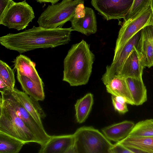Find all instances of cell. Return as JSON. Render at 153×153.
Instances as JSON below:
<instances>
[{"label":"cell","mask_w":153,"mask_h":153,"mask_svg":"<svg viewBox=\"0 0 153 153\" xmlns=\"http://www.w3.org/2000/svg\"><path fill=\"white\" fill-rule=\"evenodd\" d=\"M73 134L75 153H109L113 145L102 132L92 126L80 127Z\"/></svg>","instance_id":"cell-5"},{"label":"cell","mask_w":153,"mask_h":153,"mask_svg":"<svg viewBox=\"0 0 153 153\" xmlns=\"http://www.w3.org/2000/svg\"><path fill=\"white\" fill-rule=\"evenodd\" d=\"M128 136L153 137V119H148L135 124Z\"/></svg>","instance_id":"cell-25"},{"label":"cell","mask_w":153,"mask_h":153,"mask_svg":"<svg viewBox=\"0 0 153 153\" xmlns=\"http://www.w3.org/2000/svg\"><path fill=\"white\" fill-rule=\"evenodd\" d=\"M94 59L89 45L84 40L72 45L64 59L63 81L71 86L86 84Z\"/></svg>","instance_id":"cell-2"},{"label":"cell","mask_w":153,"mask_h":153,"mask_svg":"<svg viewBox=\"0 0 153 153\" xmlns=\"http://www.w3.org/2000/svg\"><path fill=\"white\" fill-rule=\"evenodd\" d=\"M150 25H153V13L150 5L134 17L123 22L118 33L114 54L135 34Z\"/></svg>","instance_id":"cell-7"},{"label":"cell","mask_w":153,"mask_h":153,"mask_svg":"<svg viewBox=\"0 0 153 153\" xmlns=\"http://www.w3.org/2000/svg\"><path fill=\"white\" fill-rule=\"evenodd\" d=\"M74 134L51 136L39 153H75Z\"/></svg>","instance_id":"cell-11"},{"label":"cell","mask_w":153,"mask_h":153,"mask_svg":"<svg viewBox=\"0 0 153 153\" xmlns=\"http://www.w3.org/2000/svg\"><path fill=\"white\" fill-rule=\"evenodd\" d=\"M150 6L152 8L153 13V0H151Z\"/></svg>","instance_id":"cell-31"},{"label":"cell","mask_w":153,"mask_h":153,"mask_svg":"<svg viewBox=\"0 0 153 153\" xmlns=\"http://www.w3.org/2000/svg\"><path fill=\"white\" fill-rule=\"evenodd\" d=\"M34 18L33 8L26 0L18 2L13 1L0 18V24L19 30L25 28Z\"/></svg>","instance_id":"cell-6"},{"label":"cell","mask_w":153,"mask_h":153,"mask_svg":"<svg viewBox=\"0 0 153 153\" xmlns=\"http://www.w3.org/2000/svg\"><path fill=\"white\" fill-rule=\"evenodd\" d=\"M9 90L14 98L22 105L37 123L44 128L42 119H44L46 115L38 101L30 96L24 91L18 89L14 88Z\"/></svg>","instance_id":"cell-14"},{"label":"cell","mask_w":153,"mask_h":153,"mask_svg":"<svg viewBox=\"0 0 153 153\" xmlns=\"http://www.w3.org/2000/svg\"><path fill=\"white\" fill-rule=\"evenodd\" d=\"M109 153H132L122 145L116 142L113 144L109 151Z\"/></svg>","instance_id":"cell-28"},{"label":"cell","mask_w":153,"mask_h":153,"mask_svg":"<svg viewBox=\"0 0 153 153\" xmlns=\"http://www.w3.org/2000/svg\"><path fill=\"white\" fill-rule=\"evenodd\" d=\"M137 49L144 67L153 66V25L142 29Z\"/></svg>","instance_id":"cell-13"},{"label":"cell","mask_w":153,"mask_h":153,"mask_svg":"<svg viewBox=\"0 0 153 153\" xmlns=\"http://www.w3.org/2000/svg\"><path fill=\"white\" fill-rule=\"evenodd\" d=\"M25 144L19 140L0 132V153H18Z\"/></svg>","instance_id":"cell-24"},{"label":"cell","mask_w":153,"mask_h":153,"mask_svg":"<svg viewBox=\"0 0 153 153\" xmlns=\"http://www.w3.org/2000/svg\"><path fill=\"white\" fill-rule=\"evenodd\" d=\"M70 21L73 31L86 36L95 33L97 31L96 15L90 7H85L84 12L76 14Z\"/></svg>","instance_id":"cell-12"},{"label":"cell","mask_w":153,"mask_h":153,"mask_svg":"<svg viewBox=\"0 0 153 153\" xmlns=\"http://www.w3.org/2000/svg\"><path fill=\"white\" fill-rule=\"evenodd\" d=\"M94 103V96L91 93L86 94L78 100L74 105L75 117L77 123H82L87 118Z\"/></svg>","instance_id":"cell-22"},{"label":"cell","mask_w":153,"mask_h":153,"mask_svg":"<svg viewBox=\"0 0 153 153\" xmlns=\"http://www.w3.org/2000/svg\"><path fill=\"white\" fill-rule=\"evenodd\" d=\"M134 0H91L92 5L107 21L123 19Z\"/></svg>","instance_id":"cell-10"},{"label":"cell","mask_w":153,"mask_h":153,"mask_svg":"<svg viewBox=\"0 0 153 153\" xmlns=\"http://www.w3.org/2000/svg\"><path fill=\"white\" fill-rule=\"evenodd\" d=\"M127 83L133 99L134 105H143L147 100V91L142 76L126 78Z\"/></svg>","instance_id":"cell-20"},{"label":"cell","mask_w":153,"mask_h":153,"mask_svg":"<svg viewBox=\"0 0 153 153\" xmlns=\"http://www.w3.org/2000/svg\"><path fill=\"white\" fill-rule=\"evenodd\" d=\"M151 0H134L129 11L123 19V22L133 18L150 5Z\"/></svg>","instance_id":"cell-26"},{"label":"cell","mask_w":153,"mask_h":153,"mask_svg":"<svg viewBox=\"0 0 153 153\" xmlns=\"http://www.w3.org/2000/svg\"><path fill=\"white\" fill-rule=\"evenodd\" d=\"M132 153H153V137L127 136L117 142Z\"/></svg>","instance_id":"cell-16"},{"label":"cell","mask_w":153,"mask_h":153,"mask_svg":"<svg viewBox=\"0 0 153 153\" xmlns=\"http://www.w3.org/2000/svg\"><path fill=\"white\" fill-rule=\"evenodd\" d=\"M14 69L36 82L43 85V82L35 68V64L27 56L22 54L17 56L13 61Z\"/></svg>","instance_id":"cell-18"},{"label":"cell","mask_w":153,"mask_h":153,"mask_svg":"<svg viewBox=\"0 0 153 153\" xmlns=\"http://www.w3.org/2000/svg\"><path fill=\"white\" fill-rule=\"evenodd\" d=\"M17 77L23 91L38 101H43L44 100L45 94L43 85L18 72H17Z\"/></svg>","instance_id":"cell-21"},{"label":"cell","mask_w":153,"mask_h":153,"mask_svg":"<svg viewBox=\"0 0 153 153\" xmlns=\"http://www.w3.org/2000/svg\"><path fill=\"white\" fill-rule=\"evenodd\" d=\"M0 132L19 140L26 143H38L33 133L17 116L9 102L0 97Z\"/></svg>","instance_id":"cell-4"},{"label":"cell","mask_w":153,"mask_h":153,"mask_svg":"<svg viewBox=\"0 0 153 153\" xmlns=\"http://www.w3.org/2000/svg\"><path fill=\"white\" fill-rule=\"evenodd\" d=\"M0 91L14 88L15 83L13 70L5 62L0 60Z\"/></svg>","instance_id":"cell-23"},{"label":"cell","mask_w":153,"mask_h":153,"mask_svg":"<svg viewBox=\"0 0 153 153\" xmlns=\"http://www.w3.org/2000/svg\"><path fill=\"white\" fill-rule=\"evenodd\" d=\"M105 85L107 91L111 95L123 97L127 104L134 105L126 78L119 75L115 76Z\"/></svg>","instance_id":"cell-19"},{"label":"cell","mask_w":153,"mask_h":153,"mask_svg":"<svg viewBox=\"0 0 153 153\" xmlns=\"http://www.w3.org/2000/svg\"><path fill=\"white\" fill-rule=\"evenodd\" d=\"M1 94V97L9 102L16 114L34 135L38 144L42 145L49 140L51 136L48 135L44 128H42L37 123L22 105L14 98L9 90Z\"/></svg>","instance_id":"cell-8"},{"label":"cell","mask_w":153,"mask_h":153,"mask_svg":"<svg viewBox=\"0 0 153 153\" xmlns=\"http://www.w3.org/2000/svg\"><path fill=\"white\" fill-rule=\"evenodd\" d=\"M134 125L133 122L126 120L106 127L102 131L109 140L117 142L128 135Z\"/></svg>","instance_id":"cell-17"},{"label":"cell","mask_w":153,"mask_h":153,"mask_svg":"<svg viewBox=\"0 0 153 153\" xmlns=\"http://www.w3.org/2000/svg\"><path fill=\"white\" fill-rule=\"evenodd\" d=\"M141 30L133 36L114 54L111 64L106 66L105 72L101 78L105 85L115 76L120 75L126 59L134 48L135 47L137 48Z\"/></svg>","instance_id":"cell-9"},{"label":"cell","mask_w":153,"mask_h":153,"mask_svg":"<svg viewBox=\"0 0 153 153\" xmlns=\"http://www.w3.org/2000/svg\"><path fill=\"white\" fill-rule=\"evenodd\" d=\"M13 0H0V18L3 16L9 5Z\"/></svg>","instance_id":"cell-29"},{"label":"cell","mask_w":153,"mask_h":153,"mask_svg":"<svg viewBox=\"0 0 153 153\" xmlns=\"http://www.w3.org/2000/svg\"><path fill=\"white\" fill-rule=\"evenodd\" d=\"M112 102L115 110L120 114H124L128 111L127 102L124 98L111 95Z\"/></svg>","instance_id":"cell-27"},{"label":"cell","mask_w":153,"mask_h":153,"mask_svg":"<svg viewBox=\"0 0 153 153\" xmlns=\"http://www.w3.org/2000/svg\"><path fill=\"white\" fill-rule=\"evenodd\" d=\"M37 2L40 3H50L51 4H56L60 0H36Z\"/></svg>","instance_id":"cell-30"},{"label":"cell","mask_w":153,"mask_h":153,"mask_svg":"<svg viewBox=\"0 0 153 153\" xmlns=\"http://www.w3.org/2000/svg\"><path fill=\"white\" fill-rule=\"evenodd\" d=\"M144 68L137 48L135 47L124 62L119 76L126 78L142 77Z\"/></svg>","instance_id":"cell-15"},{"label":"cell","mask_w":153,"mask_h":153,"mask_svg":"<svg viewBox=\"0 0 153 153\" xmlns=\"http://www.w3.org/2000/svg\"><path fill=\"white\" fill-rule=\"evenodd\" d=\"M71 27L47 29L33 26L17 33L0 38L1 45L20 54L38 48H53L67 44L71 40Z\"/></svg>","instance_id":"cell-1"},{"label":"cell","mask_w":153,"mask_h":153,"mask_svg":"<svg viewBox=\"0 0 153 153\" xmlns=\"http://www.w3.org/2000/svg\"><path fill=\"white\" fill-rule=\"evenodd\" d=\"M85 7L83 0H62L59 3L48 5L37 22L39 26L45 28L62 27Z\"/></svg>","instance_id":"cell-3"}]
</instances>
